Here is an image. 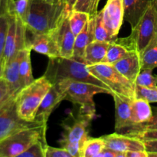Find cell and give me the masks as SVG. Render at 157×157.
Masks as SVG:
<instances>
[{
  "label": "cell",
  "instance_id": "6da1fadb",
  "mask_svg": "<svg viewBox=\"0 0 157 157\" xmlns=\"http://www.w3.org/2000/svg\"><path fill=\"white\" fill-rule=\"evenodd\" d=\"M67 13L65 3L55 5L45 0H30L26 29L32 34L52 33Z\"/></svg>",
  "mask_w": 157,
  "mask_h": 157
},
{
  "label": "cell",
  "instance_id": "7a4b0ae2",
  "mask_svg": "<svg viewBox=\"0 0 157 157\" xmlns=\"http://www.w3.org/2000/svg\"><path fill=\"white\" fill-rule=\"evenodd\" d=\"M44 75L52 84L62 80H72L90 83L110 91L109 87L103 81L89 71L86 63L73 58H50Z\"/></svg>",
  "mask_w": 157,
  "mask_h": 157
},
{
  "label": "cell",
  "instance_id": "3957f363",
  "mask_svg": "<svg viewBox=\"0 0 157 157\" xmlns=\"http://www.w3.org/2000/svg\"><path fill=\"white\" fill-rule=\"evenodd\" d=\"M64 95V100L71 101L75 105L80 106L79 111L94 117L96 114L94 97L98 94H108L111 92L107 89L90 83L72 80H62L55 83Z\"/></svg>",
  "mask_w": 157,
  "mask_h": 157
},
{
  "label": "cell",
  "instance_id": "277c9868",
  "mask_svg": "<svg viewBox=\"0 0 157 157\" xmlns=\"http://www.w3.org/2000/svg\"><path fill=\"white\" fill-rule=\"evenodd\" d=\"M52 87V83L43 75L21 88L15 99L18 116L25 121H35L38 107Z\"/></svg>",
  "mask_w": 157,
  "mask_h": 157
},
{
  "label": "cell",
  "instance_id": "5b68a950",
  "mask_svg": "<svg viewBox=\"0 0 157 157\" xmlns=\"http://www.w3.org/2000/svg\"><path fill=\"white\" fill-rule=\"evenodd\" d=\"M47 124L18 130L0 141V157H17L41 139L46 138Z\"/></svg>",
  "mask_w": 157,
  "mask_h": 157
},
{
  "label": "cell",
  "instance_id": "8992f818",
  "mask_svg": "<svg viewBox=\"0 0 157 157\" xmlns=\"http://www.w3.org/2000/svg\"><path fill=\"white\" fill-rule=\"evenodd\" d=\"M157 34V11L152 3L137 24L132 29L130 36L118 38L117 41L130 51L140 52Z\"/></svg>",
  "mask_w": 157,
  "mask_h": 157
},
{
  "label": "cell",
  "instance_id": "52a82bcc",
  "mask_svg": "<svg viewBox=\"0 0 157 157\" xmlns=\"http://www.w3.org/2000/svg\"><path fill=\"white\" fill-rule=\"evenodd\" d=\"M87 69L109 87L111 94H117L130 100L136 98L134 83L120 73L112 64L99 63L87 66Z\"/></svg>",
  "mask_w": 157,
  "mask_h": 157
},
{
  "label": "cell",
  "instance_id": "ba28073f",
  "mask_svg": "<svg viewBox=\"0 0 157 157\" xmlns=\"http://www.w3.org/2000/svg\"><path fill=\"white\" fill-rule=\"evenodd\" d=\"M16 96L17 94L12 95L0 108V141L18 130L48 124L36 120L25 121L20 117L16 109Z\"/></svg>",
  "mask_w": 157,
  "mask_h": 157
},
{
  "label": "cell",
  "instance_id": "9c48e42d",
  "mask_svg": "<svg viewBox=\"0 0 157 157\" xmlns=\"http://www.w3.org/2000/svg\"><path fill=\"white\" fill-rule=\"evenodd\" d=\"M8 17L9 29L2 60L4 66L15 58L18 52L27 48V29L25 23L12 14H9Z\"/></svg>",
  "mask_w": 157,
  "mask_h": 157
},
{
  "label": "cell",
  "instance_id": "30bf717a",
  "mask_svg": "<svg viewBox=\"0 0 157 157\" xmlns=\"http://www.w3.org/2000/svg\"><path fill=\"white\" fill-rule=\"evenodd\" d=\"M93 117L78 112V114L71 112L61 123L63 132L61 139L64 140L84 144L89 138L90 124Z\"/></svg>",
  "mask_w": 157,
  "mask_h": 157
},
{
  "label": "cell",
  "instance_id": "8fae6325",
  "mask_svg": "<svg viewBox=\"0 0 157 157\" xmlns=\"http://www.w3.org/2000/svg\"><path fill=\"white\" fill-rule=\"evenodd\" d=\"M27 48L44 55L48 58L60 57V51L56 38L52 33L32 34L27 30Z\"/></svg>",
  "mask_w": 157,
  "mask_h": 157
},
{
  "label": "cell",
  "instance_id": "7c38bea8",
  "mask_svg": "<svg viewBox=\"0 0 157 157\" xmlns=\"http://www.w3.org/2000/svg\"><path fill=\"white\" fill-rule=\"evenodd\" d=\"M101 11L106 29L112 37L117 38L125 14L124 0H107Z\"/></svg>",
  "mask_w": 157,
  "mask_h": 157
},
{
  "label": "cell",
  "instance_id": "4fadbf2b",
  "mask_svg": "<svg viewBox=\"0 0 157 157\" xmlns=\"http://www.w3.org/2000/svg\"><path fill=\"white\" fill-rule=\"evenodd\" d=\"M111 96L115 104V129L127 134L134 127L131 121V100L115 93H112Z\"/></svg>",
  "mask_w": 157,
  "mask_h": 157
},
{
  "label": "cell",
  "instance_id": "5bb4252c",
  "mask_svg": "<svg viewBox=\"0 0 157 157\" xmlns=\"http://www.w3.org/2000/svg\"><path fill=\"white\" fill-rule=\"evenodd\" d=\"M60 51V57L73 58L75 35L70 27L69 13L64 16L56 30L54 32Z\"/></svg>",
  "mask_w": 157,
  "mask_h": 157
},
{
  "label": "cell",
  "instance_id": "9a60e30c",
  "mask_svg": "<svg viewBox=\"0 0 157 157\" xmlns=\"http://www.w3.org/2000/svg\"><path fill=\"white\" fill-rule=\"evenodd\" d=\"M102 137L105 141L106 147L115 151L126 153L133 150H146L144 141L129 135L114 133Z\"/></svg>",
  "mask_w": 157,
  "mask_h": 157
},
{
  "label": "cell",
  "instance_id": "2e32d148",
  "mask_svg": "<svg viewBox=\"0 0 157 157\" xmlns=\"http://www.w3.org/2000/svg\"><path fill=\"white\" fill-rule=\"evenodd\" d=\"M64 100V95L59 88L55 84H52V87L46 94L38 107L35 120L41 122L48 123L49 117L52 112Z\"/></svg>",
  "mask_w": 157,
  "mask_h": 157
},
{
  "label": "cell",
  "instance_id": "e0dca14e",
  "mask_svg": "<svg viewBox=\"0 0 157 157\" xmlns=\"http://www.w3.org/2000/svg\"><path fill=\"white\" fill-rule=\"evenodd\" d=\"M131 121L133 124V130H130L127 134L131 132L139 130L140 127L145 125L151 120L153 117V109L150 107V103L142 98H134L131 100Z\"/></svg>",
  "mask_w": 157,
  "mask_h": 157
},
{
  "label": "cell",
  "instance_id": "ac0fdd59",
  "mask_svg": "<svg viewBox=\"0 0 157 157\" xmlns=\"http://www.w3.org/2000/svg\"><path fill=\"white\" fill-rule=\"evenodd\" d=\"M112 64L129 81L134 83L136 77L141 71L140 52L135 50L130 51L127 56Z\"/></svg>",
  "mask_w": 157,
  "mask_h": 157
},
{
  "label": "cell",
  "instance_id": "d6986e66",
  "mask_svg": "<svg viewBox=\"0 0 157 157\" xmlns=\"http://www.w3.org/2000/svg\"><path fill=\"white\" fill-rule=\"evenodd\" d=\"M22 52L23 50L18 52V55L9 61L4 67L2 78H4L9 84L12 94L18 93L22 88L19 73V65Z\"/></svg>",
  "mask_w": 157,
  "mask_h": 157
},
{
  "label": "cell",
  "instance_id": "ffe728a7",
  "mask_svg": "<svg viewBox=\"0 0 157 157\" xmlns=\"http://www.w3.org/2000/svg\"><path fill=\"white\" fill-rule=\"evenodd\" d=\"M153 0H124V18L134 28Z\"/></svg>",
  "mask_w": 157,
  "mask_h": 157
},
{
  "label": "cell",
  "instance_id": "44dd1931",
  "mask_svg": "<svg viewBox=\"0 0 157 157\" xmlns=\"http://www.w3.org/2000/svg\"><path fill=\"white\" fill-rule=\"evenodd\" d=\"M110 43L97 40L91 41L86 48L83 61L87 66L104 62Z\"/></svg>",
  "mask_w": 157,
  "mask_h": 157
},
{
  "label": "cell",
  "instance_id": "7402d4cb",
  "mask_svg": "<svg viewBox=\"0 0 157 157\" xmlns=\"http://www.w3.org/2000/svg\"><path fill=\"white\" fill-rule=\"evenodd\" d=\"M93 41H94V40L93 23H92L91 18H90L83 30L75 36L73 58L83 61L86 48Z\"/></svg>",
  "mask_w": 157,
  "mask_h": 157
},
{
  "label": "cell",
  "instance_id": "603a6c76",
  "mask_svg": "<svg viewBox=\"0 0 157 157\" xmlns=\"http://www.w3.org/2000/svg\"><path fill=\"white\" fill-rule=\"evenodd\" d=\"M141 70L157 67V34L153 37L142 52H140Z\"/></svg>",
  "mask_w": 157,
  "mask_h": 157
},
{
  "label": "cell",
  "instance_id": "cb8c5ba5",
  "mask_svg": "<svg viewBox=\"0 0 157 157\" xmlns=\"http://www.w3.org/2000/svg\"><path fill=\"white\" fill-rule=\"evenodd\" d=\"M31 51L32 49L29 48L23 49L22 56H21V61H20L19 73L22 88L29 85L35 80L34 79L33 75H32Z\"/></svg>",
  "mask_w": 157,
  "mask_h": 157
},
{
  "label": "cell",
  "instance_id": "d4e9b609",
  "mask_svg": "<svg viewBox=\"0 0 157 157\" xmlns=\"http://www.w3.org/2000/svg\"><path fill=\"white\" fill-rule=\"evenodd\" d=\"M93 23V32H94V40L97 41H107L112 42L116 41L117 38H115L110 35L103 21L102 11L98 12L96 16L90 18Z\"/></svg>",
  "mask_w": 157,
  "mask_h": 157
},
{
  "label": "cell",
  "instance_id": "484cf974",
  "mask_svg": "<svg viewBox=\"0 0 157 157\" xmlns=\"http://www.w3.org/2000/svg\"><path fill=\"white\" fill-rule=\"evenodd\" d=\"M130 52V50H129L124 44L120 43L117 40L112 41L109 44L104 62L113 64L127 56Z\"/></svg>",
  "mask_w": 157,
  "mask_h": 157
},
{
  "label": "cell",
  "instance_id": "4316f807",
  "mask_svg": "<svg viewBox=\"0 0 157 157\" xmlns=\"http://www.w3.org/2000/svg\"><path fill=\"white\" fill-rule=\"evenodd\" d=\"M105 147V141L102 136L99 138L89 137L83 146L81 157H98Z\"/></svg>",
  "mask_w": 157,
  "mask_h": 157
},
{
  "label": "cell",
  "instance_id": "83f0119b",
  "mask_svg": "<svg viewBox=\"0 0 157 157\" xmlns=\"http://www.w3.org/2000/svg\"><path fill=\"white\" fill-rule=\"evenodd\" d=\"M90 17L86 12L72 11L69 13V22L70 27L74 35L76 36L84 28L87 21L90 20Z\"/></svg>",
  "mask_w": 157,
  "mask_h": 157
},
{
  "label": "cell",
  "instance_id": "f1b7e54d",
  "mask_svg": "<svg viewBox=\"0 0 157 157\" xmlns=\"http://www.w3.org/2000/svg\"><path fill=\"white\" fill-rule=\"evenodd\" d=\"M99 2L100 0H76L72 11L86 12L90 18H93L98 13Z\"/></svg>",
  "mask_w": 157,
  "mask_h": 157
},
{
  "label": "cell",
  "instance_id": "f546056e",
  "mask_svg": "<svg viewBox=\"0 0 157 157\" xmlns=\"http://www.w3.org/2000/svg\"><path fill=\"white\" fill-rule=\"evenodd\" d=\"M30 7V0H14L9 14L16 15L25 25Z\"/></svg>",
  "mask_w": 157,
  "mask_h": 157
},
{
  "label": "cell",
  "instance_id": "4dcf8cb0",
  "mask_svg": "<svg viewBox=\"0 0 157 157\" xmlns=\"http://www.w3.org/2000/svg\"><path fill=\"white\" fill-rule=\"evenodd\" d=\"M152 69L141 70L134 81L135 85L146 87H153L157 86V75H153Z\"/></svg>",
  "mask_w": 157,
  "mask_h": 157
},
{
  "label": "cell",
  "instance_id": "1f68e13d",
  "mask_svg": "<svg viewBox=\"0 0 157 157\" xmlns=\"http://www.w3.org/2000/svg\"><path fill=\"white\" fill-rule=\"evenodd\" d=\"M48 146L46 138L41 139L31 146L18 157H45Z\"/></svg>",
  "mask_w": 157,
  "mask_h": 157
},
{
  "label": "cell",
  "instance_id": "d6a6232c",
  "mask_svg": "<svg viewBox=\"0 0 157 157\" xmlns=\"http://www.w3.org/2000/svg\"><path fill=\"white\" fill-rule=\"evenodd\" d=\"M136 98H142L149 103H157V86L153 87H146L135 85Z\"/></svg>",
  "mask_w": 157,
  "mask_h": 157
},
{
  "label": "cell",
  "instance_id": "836d02e7",
  "mask_svg": "<svg viewBox=\"0 0 157 157\" xmlns=\"http://www.w3.org/2000/svg\"><path fill=\"white\" fill-rule=\"evenodd\" d=\"M8 29H9L8 15H0V62L2 60Z\"/></svg>",
  "mask_w": 157,
  "mask_h": 157
},
{
  "label": "cell",
  "instance_id": "e575fe53",
  "mask_svg": "<svg viewBox=\"0 0 157 157\" xmlns=\"http://www.w3.org/2000/svg\"><path fill=\"white\" fill-rule=\"evenodd\" d=\"M59 144H61L62 148L65 149L72 157H81L82 148L84 144L78 142H71V141L64 140L61 139L59 140Z\"/></svg>",
  "mask_w": 157,
  "mask_h": 157
},
{
  "label": "cell",
  "instance_id": "d590c367",
  "mask_svg": "<svg viewBox=\"0 0 157 157\" xmlns=\"http://www.w3.org/2000/svg\"><path fill=\"white\" fill-rule=\"evenodd\" d=\"M129 136L138 138L142 141L157 140V129H148V130H138L129 134Z\"/></svg>",
  "mask_w": 157,
  "mask_h": 157
},
{
  "label": "cell",
  "instance_id": "8d00e7d4",
  "mask_svg": "<svg viewBox=\"0 0 157 157\" xmlns=\"http://www.w3.org/2000/svg\"><path fill=\"white\" fill-rule=\"evenodd\" d=\"M12 95L14 94L11 92L9 84L4 78H2L0 80V108Z\"/></svg>",
  "mask_w": 157,
  "mask_h": 157
},
{
  "label": "cell",
  "instance_id": "74e56055",
  "mask_svg": "<svg viewBox=\"0 0 157 157\" xmlns=\"http://www.w3.org/2000/svg\"><path fill=\"white\" fill-rule=\"evenodd\" d=\"M45 157H72L71 155L64 148H57L48 146Z\"/></svg>",
  "mask_w": 157,
  "mask_h": 157
},
{
  "label": "cell",
  "instance_id": "f35d334b",
  "mask_svg": "<svg viewBox=\"0 0 157 157\" xmlns=\"http://www.w3.org/2000/svg\"><path fill=\"white\" fill-rule=\"evenodd\" d=\"M148 129H157V107H154V109H153V117H152L151 120H150L147 124H146L145 125L143 126L142 127H140L139 130H135V131L143 130H148ZM133 132H131V133H133ZM130 133H129V134H130Z\"/></svg>",
  "mask_w": 157,
  "mask_h": 157
},
{
  "label": "cell",
  "instance_id": "ab89813d",
  "mask_svg": "<svg viewBox=\"0 0 157 157\" xmlns=\"http://www.w3.org/2000/svg\"><path fill=\"white\" fill-rule=\"evenodd\" d=\"M149 157H157V140L144 141Z\"/></svg>",
  "mask_w": 157,
  "mask_h": 157
},
{
  "label": "cell",
  "instance_id": "60d3db41",
  "mask_svg": "<svg viewBox=\"0 0 157 157\" xmlns=\"http://www.w3.org/2000/svg\"><path fill=\"white\" fill-rule=\"evenodd\" d=\"M98 157H126V153L115 151L111 149L105 147Z\"/></svg>",
  "mask_w": 157,
  "mask_h": 157
},
{
  "label": "cell",
  "instance_id": "b9f144b4",
  "mask_svg": "<svg viewBox=\"0 0 157 157\" xmlns=\"http://www.w3.org/2000/svg\"><path fill=\"white\" fill-rule=\"evenodd\" d=\"M126 157H149L147 150H133L126 153Z\"/></svg>",
  "mask_w": 157,
  "mask_h": 157
},
{
  "label": "cell",
  "instance_id": "7bdbcfd3",
  "mask_svg": "<svg viewBox=\"0 0 157 157\" xmlns=\"http://www.w3.org/2000/svg\"><path fill=\"white\" fill-rule=\"evenodd\" d=\"M75 2H76V0H65L66 7H67V10L69 13L72 12V9L75 6Z\"/></svg>",
  "mask_w": 157,
  "mask_h": 157
},
{
  "label": "cell",
  "instance_id": "ee69618b",
  "mask_svg": "<svg viewBox=\"0 0 157 157\" xmlns=\"http://www.w3.org/2000/svg\"><path fill=\"white\" fill-rule=\"evenodd\" d=\"M45 1L51 3V4H55V5H60V4H64V3H65V0H45Z\"/></svg>",
  "mask_w": 157,
  "mask_h": 157
},
{
  "label": "cell",
  "instance_id": "f6af8a7d",
  "mask_svg": "<svg viewBox=\"0 0 157 157\" xmlns=\"http://www.w3.org/2000/svg\"><path fill=\"white\" fill-rule=\"evenodd\" d=\"M4 64H3L2 61H1L0 62V80H1V78L3 77V72H4Z\"/></svg>",
  "mask_w": 157,
  "mask_h": 157
},
{
  "label": "cell",
  "instance_id": "bcb514c9",
  "mask_svg": "<svg viewBox=\"0 0 157 157\" xmlns=\"http://www.w3.org/2000/svg\"><path fill=\"white\" fill-rule=\"evenodd\" d=\"M152 3H153V5L154 6L155 9H156V10L157 11V0H153V2Z\"/></svg>",
  "mask_w": 157,
  "mask_h": 157
}]
</instances>
